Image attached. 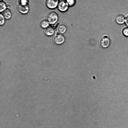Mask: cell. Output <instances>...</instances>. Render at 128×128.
<instances>
[{
  "label": "cell",
  "instance_id": "cell-1",
  "mask_svg": "<svg viewBox=\"0 0 128 128\" xmlns=\"http://www.w3.org/2000/svg\"><path fill=\"white\" fill-rule=\"evenodd\" d=\"M58 16L57 14L54 12H49L46 16V20L49 24H55L58 20Z\"/></svg>",
  "mask_w": 128,
  "mask_h": 128
},
{
  "label": "cell",
  "instance_id": "cell-2",
  "mask_svg": "<svg viewBox=\"0 0 128 128\" xmlns=\"http://www.w3.org/2000/svg\"><path fill=\"white\" fill-rule=\"evenodd\" d=\"M68 7L66 0H59L57 7L60 11L62 12H66L68 10Z\"/></svg>",
  "mask_w": 128,
  "mask_h": 128
},
{
  "label": "cell",
  "instance_id": "cell-3",
  "mask_svg": "<svg viewBox=\"0 0 128 128\" xmlns=\"http://www.w3.org/2000/svg\"><path fill=\"white\" fill-rule=\"evenodd\" d=\"M64 36L60 34H58L55 35L53 38L54 42L57 44L63 43L65 41Z\"/></svg>",
  "mask_w": 128,
  "mask_h": 128
},
{
  "label": "cell",
  "instance_id": "cell-4",
  "mask_svg": "<svg viewBox=\"0 0 128 128\" xmlns=\"http://www.w3.org/2000/svg\"><path fill=\"white\" fill-rule=\"evenodd\" d=\"M58 2V0H46V4L48 8L53 9L57 6Z\"/></svg>",
  "mask_w": 128,
  "mask_h": 128
},
{
  "label": "cell",
  "instance_id": "cell-5",
  "mask_svg": "<svg viewBox=\"0 0 128 128\" xmlns=\"http://www.w3.org/2000/svg\"><path fill=\"white\" fill-rule=\"evenodd\" d=\"M110 40L106 36L102 37L100 41V46L103 48H106L109 45Z\"/></svg>",
  "mask_w": 128,
  "mask_h": 128
},
{
  "label": "cell",
  "instance_id": "cell-6",
  "mask_svg": "<svg viewBox=\"0 0 128 128\" xmlns=\"http://www.w3.org/2000/svg\"><path fill=\"white\" fill-rule=\"evenodd\" d=\"M18 8L19 12L22 14H26L27 13L29 10L28 5H23L20 4L18 5Z\"/></svg>",
  "mask_w": 128,
  "mask_h": 128
},
{
  "label": "cell",
  "instance_id": "cell-7",
  "mask_svg": "<svg viewBox=\"0 0 128 128\" xmlns=\"http://www.w3.org/2000/svg\"><path fill=\"white\" fill-rule=\"evenodd\" d=\"M115 20L116 23L120 24H123L125 21L124 16L121 14L117 15L115 18Z\"/></svg>",
  "mask_w": 128,
  "mask_h": 128
},
{
  "label": "cell",
  "instance_id": "cell-8",
  "mask_svg": "<svg viewBox=\"0 0 128 128\" xmlns=\"http://www.w3.org/2000/svg\"><path fill=\"white\" fill-rule=\"evenodd\" d=\"M67 28L66 25L64 24H60L58 27L57 30L60 33L63 34L66 32Z\"/></svg>",
  "mask_w": 128,
  "mask_h": 128
},
{
  "label": "cell",
  "instance_id": "cell-9",
  "mask_svg": "<svg viewBox=\"0 0 128 128\" xmlns=\"http://www.w3.org/2000/svg\"><path fill=\"white\" fill-rule=\"evenodd\" d=\"M54 32V29L50 26L48 27L45 29L44 33L48 36H50L52 35Z\"/></svg>",
  "mask_w": 128,
  "mask_h": 128
},
{
  "label": "cell",
  "instance_id": "cell-10",
  "mask_svg": "<svg viewBox=\"0 0 128 128\" xmlns=\"http://www.w3.org/2000/svg\"><path fill=\"white\" fill-rule=\"evenodd\" d=\"M3 15L5 18L6 19H10L12 16L10 11L8 9H6L3 12Z\"/></svg>",
  "mask_w": 128,
  "mask_h": 128
},
{
  "label": "cell",
  "instance_id": "cell-11",
  "mask_svg": "<svg viewBox=\"0 0 128 128\" xmlns=\"http://www.w3.org/2000/svg\"><path fill=\"white\" fill-rule=\"evenodd\" d=\"M49 23L46 20H42L40 23V26L43 28H47L49 25Z\"/></svg>",
  "mask_w": 128,
  "mask_h": 128
},
{
  "label": "cell",
  "instance_id": "cell-12",
  "mask_svg": "<svg viewBox=\"0 0 128 128\" xmlns=\"http://www.w3.org/2000/svg\"><path fill=\"white\" fill-rule=\"evenodd\" d=\"M0 12H3L6 8V4L3 2L1 1L0 3Z\"/></svg>",
  "mask_w": 128,
  "mask_h": 128
},
{
  "label": "cell",
  "instance_id": "cell-13",
  "mask_svg": "<svg viewBox=\"0 0 128 128\" xmlns=\"http://www.w3.org/2000/svg\"><path fill=\"white\" fill-rule=\"evenodd\" d=\"M69 6H73L75 4V0H66Z\"/></svg>",
  "mask_w": 128,
  "mask_h": 128
},
{
  "label": "cell",
  "instance_id": "cell-14",
  "mask_svg": "<svg viewBox=\"0 0 128 128\" xmlns=\"http://www.w3.org/2000/svg\"><path fill=\"white\" fill-rule=\"evenodd\" d=\"M0 25H3L5 23V18L3 14H0Z\"/></svg>",
  "mask_w": 128,
  "mask_h": 128
},
{
  "label": "cell",
  "instance_id": "cell-15",
  "mask_svg": "<svg viewBox=\"0 0 128 128\" xmlns=\"http://www.w3.org/2000/svg\"><path fill=\"white\" fill-rule=\"evenodd\" d=\"M123 34L125 36H128V27L124 28L122 30Z\"/></svg>",
  "mask_w": 128,
  "mask_h": 128
},
{
  "label": "cell",
  "instance_id": "cell-16",
  "mask_svg": "<svg viewBox=\"0 0 128 128\" xmlns=\"http://www.w3.org/2000/svg\"><path fill=\"white\" fill-rule=\"evenodd\" d=\"M28 0H20V4L23 5H27Z\"/></svg>",
  "mask_w": 128,
  "mask_h": 128
},
{
  "label": "cell",
  "instance_id": "cell-17",
  "mask_svg": "<svg viewBox=\"0 0 128 128\" xmlns=\"http://www.w3.org/2000/svg\"><path fill=\"white\" fill-rule=\"evenodd\" d=\"M125 21L126 24L128 26V15L126 17Z\"/></svg>",
  "mask_w": 128,
  "mask_h": 128
},
{
  "label": "cell",
  "instance_id": "cell-18",
  "mask_svg": "<svg viewBox=\"0 0 128 128\" xmlns=\"http://www.w3.org/2000/svg\"><path fill=\"white\" fill-rule=\"evenodd\" d=\"M6 8H11V6L10 4H7L6 5Z\"/></svg>",
  "mask_w": 128,
  "mask_h": 128
},
{
  "label": "cell",
  "instance_id": "cell-19",
  "mask_svg": "<svg viewBox=\"0 0 128 128\" xmlns=\"http://www.w3.org/2000/svg\"><path fill=\"white\" fill-rule=\"evenodd\" d=\"M0 0V1H1V0Z\"/></svg>",
  "mask_w": 128,
  "mask_h": 128
}]
</instances>
